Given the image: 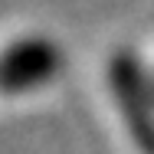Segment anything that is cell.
Masks as SVG:
<instances>
[{
    "mask_svg": "<svg viewBox=\"0 0 154 154\" xmlns=\"http://www.w3.org/2000/svg\"><path fill=\"white\" fill-rule=\"evenodd\" d=\"M66 66V53L49 36L13 39L0 53V95H23L49 85Z\"/></svg>",
    "mask_w": 154,
    "mask_h": 154,
    "instance_id": "7a4b0ae2",
    "label": "cell"
},
{
    "mask_svg": "<svg viewBox=\"0 0 154 154\" xmlns=\"http://www.w3.org/2000/svg\"><path fill=\"white\" fill-rule=\"evenodd\" d=\"M108 92L131 144L141 154H154V79L134 49H115L108 56Z\"/></svg>",
    "mask_w": 154,
    "mask_h": 154,
    "instance_id": "6da1fadb",
    "label": "cell"
}]
</instances>
